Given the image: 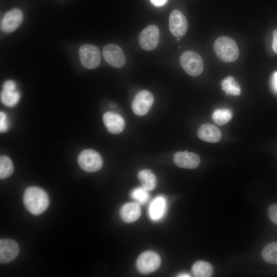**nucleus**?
Here are the masks:
<instances>
[{
    "instance_id": "obj_13",
    "label": "nucleus",
    "mask_w": 277,
    "mask_h": 277,
    "mask_svg": "<svg viewBox=\"0 0 277 277\" xmlns=\"http://www.w3.org/2000/svg\"><path fill=\"white\" fill-rule=\"evenodd\" d=\"M173 161L178 167L186 169L195 168L200 163V159L197 154L188 151L176 152L173 156Z\"/></svg>"
},
{
    "instance_id": "obj_5",
    "label": "nucleus",
    "mask_w": 277,
    "mask_h": 277,
    "mask_svg": "<svg viewBox=\"0 0 277 277\" xmlns=\"http://www.w3.org/2000/svg\"><path fill=\"white\" fill-rule=\"evenodd\" d=\"M79 56L82 65L87 69L97 68L101 62V53L97 46L85 44L79 49Z\"/></svg>"
},
{
    "instance_id": "obj_9",
    "label": "nucleus",
    "mask_w": 277,
    "mask_h": 277,
    "mask_svg": "<svg viewBox=\"0 0 277 277\" xmlns=\"http://www.w3.org/2000/svg\"><path fill=\"white\" fill-rule=\"evenodd\" d=\"M103 55L105 61L112 67L120 68L125 64V54L122 48L115 44L106 45L103 49Z\"/></svg>"
},
{
    "instance_id": "obj_30",
    "label": "nucleus",
    "mask_w": 277,
    "mask_h": 277,
    "mask_svg": "<svg viewBox=\"0 0 277 277\" xmlns=\"http://www.w3.org/2000/svg\"><path fill=\"white\" fill-rule=\"evenodd\" d=\"M273 85L274 88L277 91V72L275 73L273 77Z\"/></svg>"
},
{
    "instance_id": "obj_21",
    "label": "nucleus",
    "mask_w": 277,
    "mask_h": 277,
    "mask_svg": "<svg viewBox=\"0 0 277 277\" xmlns=\"http://www.w3.org/2000/svg\"><path fill=\"white\" fill-rule=\"evenodd\" d=\"M20 94L16 89H3L1 93L2 103L7 107H13L18 102Z\"/></svg>"
},
{
    "instance_id": "obj_14",
    "label": "nucleus",
    "mask_w": 277,
    "mask_h": 277,
    "mask_svg": "<svg viewBox=\"0 0 277 277\" xmlns=\"http://www.w3.org/2000/svg\"><path fill=\"white\" fill-rule=\"evenodd\" d=\"M103 121L108 131L112 134H118L125 128V123L123 118L118 114L108 111L103 116Z\"/></svg>"
},
{
    "instance_id": "obj_6",
    "label": "nucleus",
    "mask_w": 277,
    "mask_h": 277,
    "mask_svg": "<svg viewBox=\"0 0 277 277\" xmlns=\"http://www.w3.org/2000/svg\"><path fill=\"white\" fill-rule=\"evenodd\" d=\"M159 255L153 251H146L138 257L136 266L137 270L143 274H149L156 271L161 265Z\"/></svg>"
},
{
    "instance_id": "obj_27",
    "label": "nucleus",
    "mask_w": 277,
    "mask_h": 277,
    "mask_svg": "<svg viewBox=\"0 0 277 277\" xmlns=\"http://www.w3.org/2000/svg\"><path fill=\"white\" fill-rule=\"evenodd\" d=\"M9 127V123L6 114L3 111L0 112V130L1 132H6Z\"/></svg>"
},
{
    "instance_id": "obj_11",
    "label": "nucleus",
    "mask_w": 277,
    "mask_h": 277,
    "mask_svg": "<svg viewBox=\"0 0 277 277\" xmlns=\"http://www.w3.org/2000/svg\"><path fill=\"white\" fill-rule=\"evenodd\" d=\"M188 29L185 16L179 10H173L169 17V30L172 34L180 38L184 36Z\"/></svg>"
},
{
    "instance_id": "obj_26",
    "label": "nucleus",
    "mask_w": 277,
    "mask_h": 277,
    "mask_svg": "<svg viewBox=\"0 0 277 277\" xmlns=\"http://www.w3.org/2000/svg\"><path fill=\"white\" fill-rule=\"evenodd\" d=\"M267 212L269 219L277 225V204H273L269 206Z\"/></svg>"
},
{
    "instance_id": "obj_4",
    "label": "nucleus",
    "mask_w": 277,
    "mask_h": 277,
    "mask_svg": "<svg viewBox=\"0 0 277 277\" xmlns=\"http://www.w3.org/2000/svg\"><path fill=\"white\" fill-rule=\"evenodd\" d=\"M77 162L83 170L89 172L99 170L103 165V160L101 155L93 149H86L82 151L78 156Z\"/></svg>"
},
{
    "instance_id": "obj_31",
    "label": "nucleus",
    "mask_w": 277,
    "mask_h": 277,
    "mask_svg": "<svg viewBox=\"0 0 277 277\" xmlns=\"http://www.w3.org/2000/svg\"><path fill=\"white\" fill-rule=\"evenodd\" d=\"M177 276L187 277V276H190V275L187 273H181V274H179Z\"/></svg>"
},
{
    "instance_id": "obj_23",
    "label": "nucleus",
    "mask_w": 277,
    "mask_h": 277,
    "mask_svg": "<svg viewBox=\"0 0 277 277\" xmlns=\"http://www.w3.org/2000/svg\"><path fill=\"white\" fill-rule=\"evenodd\" d=\"M211 117L215 124L222 126L230 121L232 117V114L229 109H217L213 111Z\"/></svg>"
},
{
    "instance_id": "obj_12",
    "label": "nucleus",
    "mask_w": 277,
    "mask_h": 277,
    "mask_svg": "<svg viewBox=\"0 0 277 277\" xmlns=\"http://www.w3.org/2000/svg\"><path fill=\"white\" fill-rule=\"evenodd\" d=\"M19 253V246L15 241L8 239L0 240V262L8 263L14 260Z\"/></svg>"
},
{
    "instance_id": "obj_28",
    "label": "nucleus",
    "mask_w": 277,
    "mask_h": 277,
    "mask_svg": "<svg viewBox=\"0 0 277 277\" xmlns=\"http://www.w3.org/2000/svg\"><path fill=\"white\" fill-rule=\"evenodd\" d=\"M272 48L274 52L277 54V29H275L273 32Z\"/></svg>"
},
{
    "instance_id": "obj_8",
    "label": "nucleus",
    "mask_w": 277,
    "mask_h": 277,
    "mask_svg": "<svg viewBox=\"0 0 277 277\" xmlns=\"http://www.w3.org/2000/svg\"><path fill=\"white\" fill-rule=\"evenodd\" d=\"M154 102L152 93L147 90H143L136 93L131 105L133 112L137 115L146 114Z\"/></svg>"
},
{
    "instance_id": "obj_29",
    "label": "nucleus",
    "mask_w": 277,
    "mask_h": 277,
    "mask_svg": "<svg viewBox=\"0 0 277 277\" xmlns=\"http://www.w3.org/2000/svg\"><path fill=\"white\" fill-rule=\"evenodd\" d=\"M151 3L156 7H160L165 4L167 0H150Z\"/></svg>"
},
{
    "instance_id": "obj_3",
    "label": "nucleus",
    "mask_w": 277,
    "mask_h": 277,
    "mask_svg": "<svg viewBox=\"0 0 277 277\" xmlns=\"http://www.w3.org/2000/svg\"><path fill=\"white\" fill-rule=\"evenodd\" d=\"M180 63L185 71L191 76H198L203 71V59L195 51L187 50L183 52L180 57Z\"/></svg>"
},
{
    "instance_id": "obj_22",
    "label": "nucleus",
    "mask_w": 277,
    "mask_h": 277,
    "mask_svg": "<svg viewBox=\"0 0 277 277\" xmlns=\"http://www.w3.org/2000/svg\"><path fill=\"white\" fill-rule=\"evenodd\" d=\"M262 256L267 263L277 264V242H272L266 245L262 250Z\"/></svg>"
},
{
    "instance_id": "obj_15",
    "label": "nucleus",
    "mask_w": 277,
    "mask_h": 277,
    "mask_svg": "<svg viewBox=\"0 0 277 277\" xmlns=\"http://www.w3.org/2000/svg\"><path fill=\"white\" fill-rule=\"evenodd\" d=\"M197 134L201 140L209 143L217 142L222 136L220 129L211 124L202 125L199 128Z\"/></svg>"
},
{
    "instance_id": "obj_2",
    "label": "nucleus",
    "mask_w": 277,
    "mask_h": 277,
    "mask_svg": "<svg viewBox=\"0 0 277 277\" xmlns=\"http://www.w3.org/2000/svg\"><path fill=\"white\" fill-rule=\"evenodd\" d=\"M213 49L217 57L226 63L235 61L239 55V50L236 42L226 36H222L216 39L213 44Z\"/></svg>"
},
{
    "instance_id": "obj_20",
    "label": "nucleus",
    "mask_w": 277,
    "mask_h": 277,
    "mask_svg": "<svg viewBox=\"0 0 277 277\" xmlns=\"http://www.w3.org/2000/svg\"><path fill=\"white\" fill-rule=\"evenodd\" d=\"M221 84L222 89L227 94L238 96L241 94L240 85L233 77L227 76L221 81Z\"/></svg>"
},
{
    "instance_id": "obj_19",
    "label": "nucleus",
    "mask_w": 277,
    "mask_h": 277,
    "mask_svg": "<svg viewBox=\"0 0 277 277\" xmlns=\"http://www.w3.org/2000/svg\"><path fill=\"white\" fill-rule=\"evenodd\" d=\"M191 272L196 277H210L213 273V267L209 263L199 261L193 264Z\"/></svg>"
},
{
    "instance_id": "obj_25",
    "label": "nucleus",
    "mask_w": 277,
    "mask_h": 277,
    "mask_svg": "<svg viewBox=\"0 0 277 277\" xmlns=\"http://www.w3.org/2000/svg\"><path fill=\"white\" fill-rule=\"evenodd\" d=\"M130 196L141 205L145 204L149 199L148 191L142 187H138L133 189L130 194Z\"/></svg>"
},
{
    "instance_id": "obj_7",
    "label": "nucleus",
    "mask_w": 277,
    "mask_h": 277,
    "mask_svg": "<svg viewBox=\"0 0 277 277\" xmlns=\"http://www.w3.org/2000/svg\"><path fill=\"white\" fill-rule=\"evenodd\" d=\"M159 29L154 25L145 27L138 36L140 46L146 51H151L156 48L159 44Z\"/></svg>"
},
{
    "instance_id": "obj_16",
    "label": "nucleus",
    "mask_w": 277,
    "mask_h": 277,
    "mask_svg": "<svg viewBox=\"0 0 277 277\" xmlns=\"http://www.w3.org/2000/svg\"><path fill=\"white\" fill-rule=\"evenodd\" d=\"M120 214L124 222L127 223L134 222L141 216L140 206L136 202L127 203L121 207Z\"/></svg>"
},
{
    "instance_id": "obj_10",
    "label": "nucleus",
    "mask_w": 277,
    "mask_h": 277,
    "mask_svg": "<svg viewBox=\"0 0 277 277\" xmlns=\"http://www.w3.org/2000/svg\"><path fill=\"white\" fill-rule=\"evenodd\" d=\"M23 20L22 10L16 8L11 9L4 14L1 20V30L5 33H11L19 26Z\"/></svg>"
},
{
    "instance_id": "obj_1",
    "label": "nucleus",
    "mask_w": 277,
    "mask_h": 277,
    "mask_svg": "<svg viewBox=\"0 0 277 277\" xmlns=\"http://www.w3.org/2000/svg\"><path fill=\"white\" fill-rule=\"evenodd\" d=\"M24 204L27 210L34 215H39L48 207L49 200L47 193L41 188H27L23 195Z\"/></svg>"
},
{
    "instance_id": "obj_17",
    "label": "nucleus",
    "mask_w": 277,
    "mask_h": 277,
    "mask_svg": "<svg viewBox=\"0 0 277 277\" xmlns=\"http://www.w3.org/2000/svg\"><path fill=\"white\" fill-rule=\"evenodd\" d=\"M142 187L148 191H152L157 185V180L154 173L149 169H144L137 173Z\"/></svg>"
},
{
    "instance_id": "obj_18",
    "label": "nucleus",
    "mask_w": 277,
    "mask_h": 277,
    "mask_svg": "<svg viewBox=\"0 0 277 277\" xmlns=\"http://www.w3.org/2000/svg\"><path fill=\"white\" fill-rule=\"evenodd\" d=\"M166 208V201L163 196L156 197L151 203L149 213L153 221L161 219L164 215Z\"/></svg>"
},
{
    "instance_id": "obj_24",
    "label": "nucleus",
    "mask_w": 277,
    "mask_h": 277,
    "mask_svg": "<svg viewBox=\"0 0 277 277\" xmlns=\"http://www.w3.org/2000/svg\"><path fill=\"white\" fill-rule=\"evenodd\" d=\"M14 170L11 159L8 156L2 155L0 157V178L4 179L10 176Z\"/></svg>"
}]
</instances>
